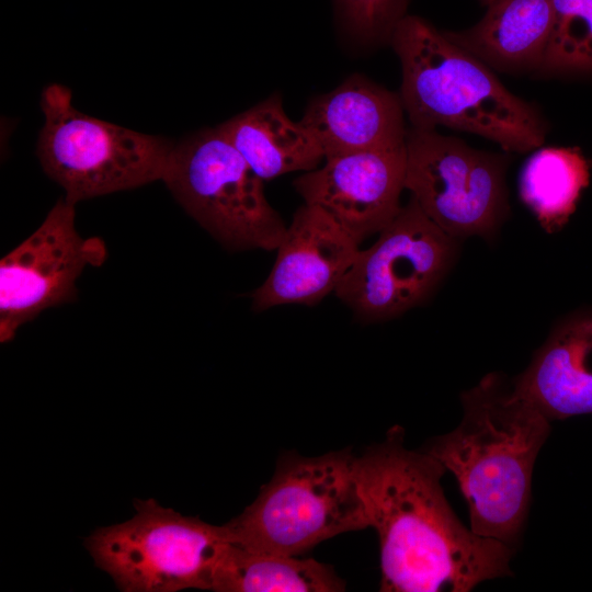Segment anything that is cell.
I'll use <instances>...</instances> for the list:
<instances>
[{"label":"cell","mask_w":592,"mask_h":592,"mask_svg":"<svg viewBox=\"0 0 592 592\" xmlns=\"http://www.w3.org/2000/svg\"><path fill=\"white\" fill-rule=\"evenodd\" d=\"M456 243L411 197L376 241L360 250L334 294L363 321L395 318L437 287L455 260Z\"/></svg>","instance_id":"obj_9"},{"label":"cell","mask_w":592,"mask_h":592,"mask_svg":"<svg viewBox=\"0 0 592 592\" xmlns=\"http://www.w3.org/2000/svg\"><path fill=\"white\" fill-rule=\"evenodd\" d=\"M512 386L549 421L592 414V316L559 325Z\"/></svg>","instance_id":"obj_14"},{"label":"cell","mask_w":592,"mask_h":592,"mask_svg":"<svg viewBox=\"0 0 592 592\" xmlns=\"http://www.w3.org/2000/svg\"><path fill=\"white\" fill-rule=\"evenodd\" d=\"M354 470L379 537L380 591L467 592L510 574L514 548L460 523L441 486L446 469L426 452L406 448L400 426L356 456Z\"/></svg>","instance_id":"obj_1"},{"label":"cell","mask_w":592,"mask_h":592,"mask_svg":"<svg viewBox=\"0 0 592 592\" xmlns=\"http://www.w3.org/2000/svg\"><path fill=\"white\" fill-rule=\"evenodd\" d=\"M107 255L99 237L76 228V204L61 197L39 227L0 261V342L43 310L73 301L82 271Z\"/></svg>","instance_id":"obj_10"},{"label":"cell","mask_w":592,"mask_h":592,"mask_svg":"<svg viewBox=\"0 0 592 592\" xmlns=\"http://www.w3.org/2000/svg\"><path fill=\"white\" fill-rule=\"evenodd\" d=\"M590 179V163L578 147H539L519 179L522 202L542 228L554 234L569 220Z\"/></svg>","instance_id":"obj_18"},{"label":"cell","mask_w":592,"mask_h":592,"mask_svg":"<svg viewBox=\"0 0 592 592\" xmlns=\"http://www.w3.org/2000/svg\"><path fill=\"white\" fill-rule=\"evenodd\" d=\"M405 114L399 93L354 73L309 101L299 122L327 158L405 145Z\"/></svg>","instance_id":"obj_13"},{"label":"cell","mask_w":592,"mask_h":592,"mask_svg":"<svg viewBox=\"0 0 592 592\" xmlns=\"http://www.w3.org/2000/svg\"><path fill=\"white\" fill-rule=\"evenodd\" d=\"M128 521L95 530L84 542L95 566L125 592L210 590L230 544L225 526L184 516L156 500H136Z\"/></svg>","instance_id":"obj_7"},{"label":"cell","mask_w":592,"mask_h":592,"mask_svg":"<svg viewBox=\"0 0 592 592\" xmlns=\"http://www.w3.org/2000/svg\"><path fill=\"white\" fill-rule=\"evenodd\" d=\"M218 126L263 181L314 170L325 159L312 134L287 116L278 93Z\"/></svg>","instance_id":"obj_16"},{"label":"cell","mask_w":592,"mask_h":592,"mask_svg":"<svg viewBox=\"0 0 592 592\" xmlns=\"http://www.w3.org/2000/svg\"><path fill=\"white\" fill-rule=\"evenodd\" d=\"M409 0H334L339 24L358 48L390 44Z\"/></svg>","instance_id":"obj_20"},{"label":"cell","mask_w":592,"mask_h":592,"mask_svg":"<svg viewBox=\"0 0 592 592\" xmlns=\"http://www.w3.org/2000/svg\"><path fill=\"white\" fill-rule=\"evenodd\" d=\"M463 419L423 451L456 478L470 530L514 548L531 501V482L549 420L497 373L460 396Z\"/></svg>","instance_id":"obj_2"},{"label":"cell","mask_w":592,"mask_h":592,"mask_svg":"<svg viewBox=\"0 0 592 592\" xmlns=\"http://www.w3.org/2000/svg\"><path fill=\"white\" fill-rule=\"evenodd\" d=\"M554 21V0H494L475 25L443 33L492 70L538 71Z\"/></svg>","instance_id":"obj_15"},{"label":"cell","mask_w":592,"mask_h":592,"mask_svg":"<svg viewBox=\"0 0 592 592\" xmlns=\"http://www.w3.org/2000/svg\"><path fill=\"white\" fill-rule=\"evenodd\" d=\"M334 570L312 558L254 551L229 544L212 580L216 592H338L344 590Z\"/></svg>","instance_id":"obj_17"},{"label":"cell","mask_w":592,"mask_h":592,"mask_svg":"<svg viewBox=\"0 0 592 592\" xmlns=\"http://www.w3.org/2000/svg\"><path fill=\"white\" fill-rule=\"evenodd\" d=\"M345 448L321 456H284L269 483L225 524L229 542L263 553L298 556L337 535L369 527Z\"/></svg>","instance_id":"obj_4"},{"label":"cell","mask_w":592,"mask_h":592,"mask_svg":"<svg viewBox=\"0 0 592 592\" xmlns=\"http://www.w3.org/2000/svg\"><path fill=\"white\" fill-rule=\"evenodd\" d=\"M405 179L406 144L327 157L322 167L299 175L294 189L361 243L399 213Z\"/></svg>","instance_id":"obj_11"},{"label":"cell","mask_w":592,"mask_h":592,"mask_svg":"<svg viewBox=\"0 0 592 592\" xmlns=\"http://www.w3.org/2000/svg\"><path fill=\"white\" fill-rule=\"evenodd\" d=\"M389 45L400 62L399 95L411 127L475 134L508 153L544 145L547 124L540 111L429 21L407 14Z\"/></svg>","instance_id":"obj_3"},{"label":"cell","mask_w":592,"mask_h":592,"mask_svg":"<svg viewBox=\"0 0 592 592\" xmlns=\"http://www.w3.org/2000/svg\"><path fill=\"white\" fill-rule=\"evenodd\" d=\"M275 251L271 273L251 294L257 311L291 304L312 306L335 292L360 252V242L321 208L304 203Z\"/></svg>","instance_id":"obj_12"},{"label":"cell","mask_w":592,"mask_h":592,"mask_svg":"<svg viewBox=\"0 0 592 592\" xmlns=\"http://www.w3.org/2000/svg\"><path fill=\"white\" fill-rule=\"evenodd\" d=\"M555 21L539 72L592 70V0H554Z\"/></svg>","instance_id":"obj_19"},{"label":"cell","mask_w":592,"mask_h":592,"mask_svg":"<svg viewBox=\"0 0 592 592\" xmlns=\"http://www.w3.org/2000/svg\"><path fill=\"white\" fill-rule=\"evenodd\" d=\"M494 0H479V2L485 5V7H488L491 2H493Z\"/></svg>","instance_id":"obj_21"},{"label":"cell","mask_w":592,"mask_h":592,"mask_svg":"<svg viewBox=\"0 0 592 592\" xmlns=\"http://www.w3.org/2000/svg\"><path fill=\"white\" fill-rule=\"evenodd\" d=\"M506 153L474 148L436 129L411 127L406 137L405 187L448 236L491 240L510 209Z\"/></svg>","instance_id":"obj_8"},{"label":"cell","mask_w":592,"mask_h":592,"mask_svg":"<svg viewBox=\"0 0 592 592\" xmlns=\"http://www.w3.org/2000/svg\"><path fill=\"white\" fill-rule=\"evenodd\" d=\"M161 181L226 249H277L287 226L266 200L263 180L219 126L174 143Z\"/></svg>","instance_id":"obj_6"},{"label":"cell","mask_w":592,"mask_h":592,"mask_svg":"<svg viewBox=\"0 0 592 592\" xmlns=\"http://www.w3.org/2000/svg\"><path fill=\"white\" fill-rule=\"evenodd\" d=\"M39 104L44 125L37 157L68 202L77 204L162 179L174 143L80 112L72 105L70 89L60 83L45 87Z\"/></svg>","instance_id":"obj_5"}]
</instances>
